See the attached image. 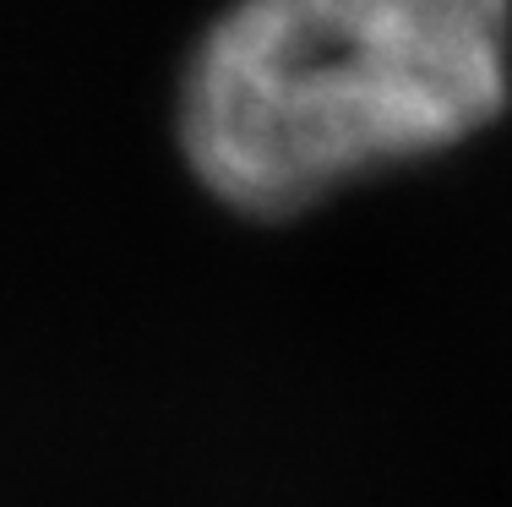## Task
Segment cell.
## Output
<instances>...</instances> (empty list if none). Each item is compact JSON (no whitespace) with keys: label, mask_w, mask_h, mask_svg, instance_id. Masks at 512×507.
<instances>
[{"label":"cell","mask_w":512,"mask_h":507,"mask_svg":"<svg viewBox=\"0 0 512 507\" xmlns=\"http://www.w3.org/2000/svg\"><path fill=\"white\" fill-rule=\"evenodd\" d=\"M512 93V0H229L180 88L218 202L284 219L485 131Z\"/></svg>","instance_id":"1"}]
</instances>
